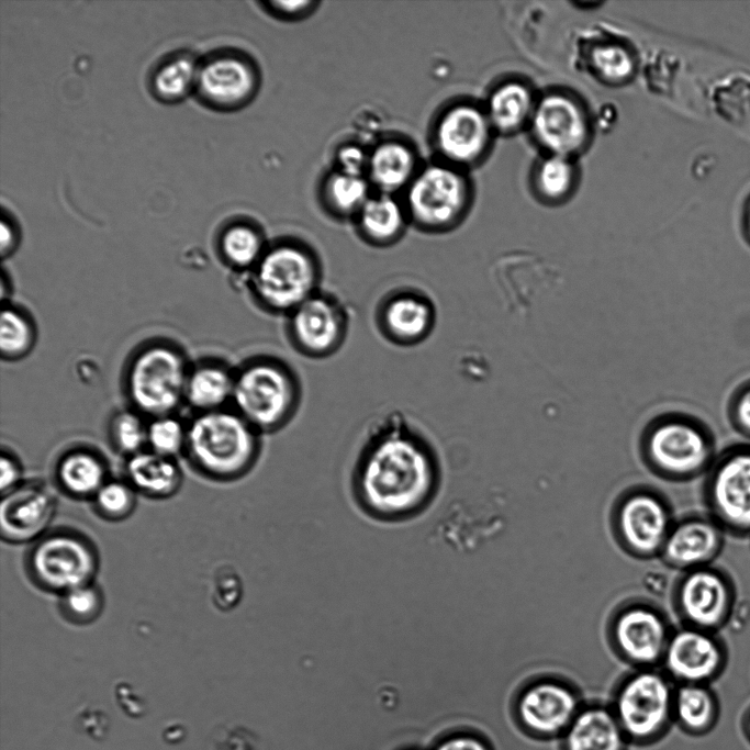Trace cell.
<instances>
[{
    "label": "cell",
    "instance_id": "6da1fadb",
    "mask_svg": "<svg viewBox=\"0 0 750 750\" xmlns=\"http://www.w3.org/2000/svg\"><path fill=\"white\" fill-rule=\"evenodd\" d=\"M438 474L432 443L406 416L392 412L369 428L355 464L354 489L371 516L401 519L430 502Z\"/></svg>",
    "mask_w": 750,
    "mask_h": 750
},
{
    "label": "cell",
    "instance_id": "7a4b0ae2",
    "mask_svg": "<svg viewBox=\"0 0 750 750\" xmlns=\"http://www.w3.org/2000/svg\"><path fill=\"white\" fill-rule=\"evenodd\" d=\"M302 396L298 371L280 356H255L235 372L234 410L261 435L288 426L300 410Z\"/></svg>",
    "mask_w": 750,
    "mask_h": 750
},
{
    "label": "cell",
    "instance_id": "3957f363",
    "mask_svg": "<svg viewBox=\"0 0 750 750\" xmlns=\"http://www.w3.org/2000/svg\"><path fill=\"white\" fill-rule=\"evenodd\" d=\"M323 264L317 253L296 238L268 244L248 273L251 299L265 313L284 317L322 289Z\"/></svg>",
    "mask_w": 750,
    "mask_h": 750
},
{
    "label": "cell",
    "instance_id": "277c9868",
    "mask_svg": "<svg viewBox=\"0 0 750 750\" xmlns=\"http://www.w3.org/2000/svg\"><path fill=\"white\" fill-rule=\"evenodd\" d=\"M261 434L235 410L203 412L187 428V452L203 474L234 480L256 463Z\"/></svg>",
    "mask_w": 750,
    "mask_h": 750
},
{
    "label": "cell",
    "instance_id": "5b68a950",
    "mask_svg": "<svg viewBox=\"0 0 750 750\" xmlns=\"http://www.w3.org/2000/svg\"><path fill=\"white\" fill-rule=\"evenodd\" d=\"M641 449L652 469L674 480L706 474L718 454L710 426L684 412L654 417L643 430Z\"/></svg>",
    "mask_w": 750,
    "mask_h": 750
},
{
    "label": "cell",
    "instance_id": "8992f818",
    "mask_svg": "<svg viewBox=\"0 0 750 750\" xmlns=\"http://www.w3.org/2000/svg\"><path fill=\"white\" fill-rule=\"evenodd\" d=\"M469 202V184L458 167L433 161L418 169L404 191L410 223L422 232L438 234L455 227Z\"/></svg>",
    "mask_w": 750,
    "mask_h": 750
},
{
    "label": "cell",
    "instance_id": "52a82bcc",
    "mask_svg": "<svg viewBox=\"0 0 750 750\" xmlns=\"http://www.w3.org/2000/svg\"><path fill=\"white\" fill-rule=\"evenodd\" d=\"M675 689L656 671L643 670L617 689L612 706L628 741L647 745L662 738L673 721Z\"/></svg>",
    "mask_w": 750,
    "mask_h": 750
},
{
    "label": "cell",
    "instance_id": "ba28073f",
    "mask_svg": "<svg viewBox=\"0 0 750 750\" xmlns=\"http://www.w3.org/2000/svg\"><path fill=\"white\" fill-rule=\"evenodd\" d=\"M26 568L31 579L41 589L61 595L93 582L99 557L94 545L86 536L59 529L35 540L27 553Z\"/></svg>",
    "mask_w": 750,
    "mask_h": 750
},
{
    "label": "cell",
    "instance_id": "9c48e42d",
    "mask_svg": "<svg viewBox=\"0 0 750 750\" xmlns=\"http://www.w3.org/2000/svg\"><path fill=\"white\" fill-rule=\"evenodd\" d=\"M705 475L708 515L726 534L750 537V441L718 452Z\"/></svg>",
    "mask_w": 750,
    "mask_h": 750
},
{
    "label": "cell",
    "instance_id": "30bf717a",
    "mask_svg": "<svg viewBox=\"0 0 750 750\" xmlns=\"http://www.w3.org/2000/svg\"><path fill=\"white\" fill-rule=\"evenodd\" d=\"M284 335L292 349L309 359H325L345 344L350 326L347 306L323 288L284 317Z\"/></svg>",
    "mask_w": 750,
    "mask_h": 750
},
{
    "label": "cell",
    "instance_id": "8fae6325",
    "mask_svg": "<svg viewBox=\"0 0 750 750\" xmlns=\"http://www.w3.org/2000/svg\"><path fill=\"white\" fill-rule=\"evenodd\" d=\"M189 371L176 349L155 345L142 350L132 361L127 390L133 404L154 417L169 415L184 399Z\"/></svg>",
    "mask_w": 750,
    "mask_h": 750
},
{
    "label": "cell",
    "instance_id": "7c38bea8",
    "mask_svg": "<svg viewBox=\"0 0 750 750\" xmlns=\"http://www.w3.org/2000/svg\"><path fill=\"white\" fill-rule=\"evenodd\" d=\"M675 602L686 626L717 633L731 618L736 589L723 570L702 567L685 571L678 584Z\"/></svg>",
    "mask_w": 750,
    "mask_h": 750
},
{
    "label": "cell",
    "instance_id": "4fadbf2b",
    "mask_svg": "<svg viewBox=\"0 0 750 750\" xmlns=\"http://www.w3.org/2000/svg\"><path fill=\"white\" fill-rule=\"evenodd\" d=\"M583 705L569 685L539 680L524 687L513 705V717L527 735L561 738Z\"/></svg>",
    "mask_w": 750,
    "mask_h": 750
},
{
    "label": "cell",
    "instance_id": "5bb4252c",
    "mask_svg": "<svg viewBox=\"0 0 750 750\" xmlns=\"http://www.w3.org/2000/svg\"><path fill=\"white\" fill-rule=\"evenodd\" d=\"M374 324L387 342L414 347L433 333L437 310L432 298L414 287H399L384 293L374 307Z\"/></svg>",
    "mask_w": 750,
    "mask_h": 750
},
{
    "label": "cell",
    "instance_id": "9a60e30c",
    "mask_svg": "<svg viewBox=\"0 0 750 750\" xmlns=\"http://www.w3.org/2000/svg\"><path fill=\"white\" fill-rule=\"evenodd\" d=\"M663 661L680 684L710 685L723 674L728 652L717 633L685 626L670 636Z\"/></svg>",
    "mask_w": 750,
    "mask_h": 750
},
{
    "label": "cell",
    "instance_id": "2e32d148",
    "mask_svg": "<svg viewBox=\"0 0 750 750\" xmlns=\"http://www.w3.org/2000/svg\"><path fill=\"white\" fill-rule=\"evenodd\" d=\"M491 128L486 112L469 103L452 104L438 115L433 144L441 161L459 168L484 154Z\"/></svg>",
    "mask_w": 750,
    "mask_h": 750
},
{
    "label": "cell",
    "instance_id": "e0dca14e",
    "mask_svg": "<svg viewBox=\"0 0 750 750\" xmlns=\"http://www.w3.org/2000/svg\"><path fill=\"white\" fill-rule=\"evenodd\" d=\"M257 88V70L240 54L216 53L199 63L194 90L210 107L237 109L254 98Z\"/></svg>",
    "mask_w": 750,
    "mask_h": 750
},
{
    "label": "cell",
    "instance_id": "ac0fdd59",
    "mask_svg": "<svg viewBox=\"0 0 750 750\" xmlns=\"http://www.w3.org/2000/svg\"><path fill=\"white\" fill-rule=\"evenodd\" d=\"M530 122L536 139L551 155L568 157L587 139L585 113L575 100L561 93L541 98L535 105Z\"/></svg>",
    "mask_w": 750,
    "mask_h": 750
},
{
    "label": "cell",
    "instance_id": "d6986e66",
    "mask_svg": "<svg viewBox=\"0 0 750 750\" xmlns=\"http://www.w3.org/2000/svg\"><path fill=\"white\" fill-rule=\"evenodd\" d=\"M55 513L56 500L44 484L23 482L2 494L1 537L14 544L37 540L46 534Z\"/></svg>",
    "mask_w": 750,
    "mask_h": 750
},
{
    "label": "cell",
    "instance_id": "ffe728a7",
    "mask_svg": "<svg viewBox=\"0 0 750 750\" xmlns=\"http://www.w3.org/2000/svg\"><path fill=\"white\" fill-rule=\"evenodd\" d=\"M617 524L626 546L641 556L661 552L673 526L665 504L645 492L626 497L619 506Z\"/></svg>",
    "mask_w": 750,
    "mask_h": 750
},
{
    "label": "cell",
    "instance_id": "44dd1931",
    "mask_svg": "<svg viewBox=\"0 0 750 750\" xmlns=\"http://www.w3.org/2000/svg\"><path fill=\"white\" fill-rule=\"evenodd\" d=\"M725 535L709 515L691 516L672 526L661 553L670 566L684 571L712 566Z\"/></svg>",
    "mask_w": 750,
    "mask_h": 750
},
{
    "label": "cell",
    "instance_id": "7402d4cb",
    "mask_svg": "<svg viewBox=\"0 0 750 750\" xmlns=\"http://www.w3.org/2000/svg\"><path fill=\"white\" fill-rule=\"evenodd\" d=\"M613 633L625 658L643 665L663 660L671 636L662 616L645 606L623 611L615 619Z\"/></svg>",
    "mask_w": 750,
    "mask_h": 750
},
{
    "label": "cell",
    "instance_id": "603a6c76",
    "mask_svg": "<svg viewBox=\"0 0 750 750\" xmlns=\"http://www.w3.org/2000/svg\"><path fill=\"white\" fill-rule=\"evenodd\" d=\"M629 743L611 707L583 705L561 736L562 750H626Z\"/></svg>",
    "mask_w": 750,
    "mask_h": 750
},
{
    "label": "cell",
    "instance_id": "cb8c5ba5",
    "mask_svg": "<svg viewBox=\"0 0 750 750\" xmlns=\"http://www.w3.org/2000/svg\"><path fill=\"white\" fill-rule=\"evenodd\" d=\"M413 147L402 139L379 142L369 150L367 179L377 192L393 194L405 191L418 171Z\"/></svg>",
    "mask_w": 750,
    "mask_h": 750
},
{
    "label": "cell",
    "instance_id": "d4e9b609",
    "mask_svg": "<svg viewBox=\"0 0 750 750\" xmlns=\"http://www.w3.org/2000/svg\"><path fill=\"white\" fill-rule=\"evenodd\" d=\"M354 220L359 237L374 247L398 243L410 223L403 202L380 192L370 195Z\"/></svg>",
    "mask_w": 750,
    "mask_h": 750
},
{
    "label": "cell",
    "instance_id": "484cf974",
    "mask_svg": "<svg viewBox=\"0 0 750 750\" xmlns=\"http://www.w3.org/2000/svg\"><path fill=\"white\" fill-rule=\"evenodd\" d=\"M720 704L710 685L680 684L675 687L673 721L689 736L703 737L717 725Z\"/></svg>",
    "mask_w": 750,
    "mask_h": 750
},
{
    "label": "cell",
    "instance_id": "4316f807",
    "mask_svg": "<svg viewBox=\"0 0 750 750\" xmlns=\"http://www.w3.org/2000/svg\"><path fill=\"white\" fill-rule=\"evenodd\" d=\"M127 482L143 495L166 499L180 488L182 474L172 458L154 451L130 456L125 467Z\"/></svg>",
    "mask_w": 750,
    "mask_h": 750
},
{
    "label": "cell",
    "instance_id": "83f0119b",
    "mask_svg": "<svg viewBox=\"0 0 750 750\" xmlns=\"http://www.w3.org/2000/svg\"><path fill=\"white\" fill-rule=\"evenodd\" d=\"M59 488L76 499H91L108 481L104 462L93 452L72 450L64 455L56 466Z\"/></svg>",
    "mask_w": 750,
    "mask_h": 750
},
{
    "label": "cell",
    "instance_id": "f1b7e54d",
    "mask_svg": "<svg viewBox=\"0 0 750 750\" xmlns=\"http://www.w3.org/2000/svg\"><path fill=\"white\" fill-rule=\"evenodd\" d=\"M235 372L224 366L203 365L188 374L184 399L194 408L203 412L221 410L232 402Z\"/></svg>",
    "mask_w": 750,
    "mask_h": 750
},
{
    "label": "cell",
    "instance_id": "f546056e",
    "mask_svg": "<svg viewBox=\"0 0 750 750\" xmlns=\"http://www.w3.org/2000/svg\"><path fill=\"white\" fill-rule=\"evenodd\" d=\"M535 105L529 88L520 82L510 81L492 92L486 115L492 127L511 133L530 121Z\"/></svg>",
    "mask_w": 750,
    "mask_h": 750
},
{
    "label": "cell",
    "instance_id": "4dcf8cb0",
    "mask_svg": "<svg viewBox=\"0 0 750 750\" xmlns=\"http://www.w3.org/2000/svg\"><path fill=\"white\" fill-rule=\"evenodd\" d=\"M371 184L367 177L352 176L339 170L324 180L322 197L326 209L336 217H354L370 198Z\"/></svg>",
    "mask_w": 750,
    "mask_h": 750
},
{
    "label": "cell",
    "instance_id": "1f68e13d",
    "mask_svg": "<svg viewBox=\"0 0 750 750\" xmlns=\"http://www.w3.org/2000/svg\"><path fill=\"white\" fill-rule=\"evenodd\" d=\"M199 63L190 53L168 57L155 70L152 90L161 101L176 102L195 89Z\"/></svg>",
    "mask_w": 750,
    "mask_h": 750
},
{
    "label": "cell",
    "instance_id": "d6a6232c",
    "mask_svg": "<svg viewBox=\"0 0 750 750\" xmlns=\"http://www.w3.org/2000/svg\"><path fill=\"white\" fill-rule=\"evenodd\" d=\"M268 244L259 228L240 222L223 232L220 248L231 267L247 271L248 275L264 255Z\"/></svg>",
    "mask_w": 750,
    "mask_h": 750
},
{
    "label": "cell",
    "instance_id": "836d02e7",
    "mask_svg": "<svg viewBox=\"0 0 750 750\" xmlns=\"http://www.w3.org/2000/svg\"><path fill=\"white\" fill-rule=\"evenodd\" d=\"M34 328L29 318L12 306L1 312L0 348L5 358L25 355L33 346Z\"/></svg>",
    "mask_w": 750,
    "mask_h": 750
},
{
    "label": "cell",
    "instance_id": "e575fe53",
    "mask_svg": "<svg viewBox=\"0 0 750 750\" xmlns=\"http://www.w3.org/2000/svg\"><path fill=\"white\" fill-rule=\"evenodd\" d=\"M103 607V596L92 583L74 587L60 595L63 616L74 624H88L98 618Z\"/></svg>",
    "mask_w": 750,
    "mask_h": 750
},
{
    "label": "cell",
    "instance_id": "d590c367",
    "mask_svg": "<svg viewBox=\"0 0 750 750\" xmlns=\"http://www.w3.org/2000/svg\"><path fill=\"white\" fill-rule=\"evenodd\" d=\"M574 168L567 156L549 155L536 170V186L549 200L564 197L572 188Z\"/></svg>",
    "mask_w": 750,
    "mask_h": 750
},
{
    "label": "cell",
    "instance_id": "8d00e7d4",
    "mask_svg": "<svg viewBox=\"0 0 750 750\" xmlns=\"http://www.w3.org/2000/svg\"><path fill=\"white\" fill-rule=\"evenodd\" d=\"M135 493L128 482L108 480L92 497L93 507L105 519H124L134 511Z\"/></svg>",
    "mask_w": 750,
    "mask_h": 750
},
{
    "label": "cell",
    "instance_id": "74e56055",
    "mask_svg": "<svg viewBox=\"0 0 750 750\" xmlns=\"http://www.w3.org/2000/svg\"><path fill=\"white\" fill-rule=\"evenodd\" d=\"M186 441L187 429L170 415L155 417L147 426V444L158 455L172 458L186 448Z\"/></svg>",
    "mask_w": 750,
    "mask_h": 750
},
{
    "label": "cell",
    "instance_id": "f35d334b",
    "mask_svg": "<svg viewBox=\"0 0 750 750\" xmlns=\"http://www.w3.org/2000/svg\"><path fill=\"white\" fill-rule=\"evenodd\" d=\"M111 435L116 449L133 456L147 443V426L137 414L121 412L113 418Z\"/></svg>",
    "mask_w": 750,
    "mask_h": 750
},
{
    "label": "cell",
    "instance_id": "ab89813d",
    "mask_svg": "<svg viewBox=\"0 0 750 750\" xmlns=\"http://www.w3.org/2000/svg\"><path fill=\"white\" fill-rule=\"evenodd\" d=\"M726 416L734 432L750 441V378L736 385L729 394Z\"/></svg>",
    "mask_w": 750,
    "mask_h": 750
},
{
    "label": "cell",
    "instance_id": "60d3db41",
    "mask_svg": "<svg viewBox=\"0 0 750 750\" xmlns=\"http://www.w3.org/2000/svg\"><path fill=\"white\" fill-rule=\"evenodd\" d=\"M242 592L238 574L227 569H220L215 573L212 597L221 609H230L236 605Z\"/></svg>",
    "mask_w": 750,
    "mask_h": 750
},
{
    "label": "cell",
    "instance_id": "b9f144b4",
    "mask_svg": "<svg viewBox=\"0 0 750 750\" xmlns=\"http://www.w3.org/2000/svg\"><path fill=\"white\" fill-rule=\"evenodd\" d=\"M369 150L357 144H345L336 153L337 169L342 172L366 177Z\"/></svg>",
    "mask_w": 750,
    "mask_h": 750
},
{
    "label": "cell",
    "instance_id": "7bdbcfd3",
    "mask_svg": "<svg viewBox=\"0 0 750 750\" xmlns=\"http://www.w3.org/2000/svg\"><path fill=\"white\" fill-rule=\"evenodd\" d=\"M318 2L315 1H267L265 8L273 16L282 20L294 21L311 14Z\"/></svg>",
    "mask_w": 750,
    "mask_h": 750
},
{
    "label": "cell",
    "instance_id": "ee69618b",
    "mask_svg": "<svg viewBox=\"0 0 750 750\" xmlns=\"http://www.w3.org/2000/svg\"><path fill=\"white\" fill-rule=\"evenodd\" d=\"M436 750H493L481 736L471 732L452 735L441 741Z\"/></svg>",
    "mask_w": 750,
    "mask_h": 750
},
{
    "label": "cell",
    "instance_id": "f6af8a7d",
    "mask_svg": "<svg viewBox=\"0 0 750 750\" xmlns=\"http://www.w3.org/2000/svg\"><path fill=\"white\" fill-rule=\"evenodd\" d=\"M1 495L18 488L22 482V469L18 460L9 452L2 451L0 458Z\"/></svg>",
    "mask_w": 750,
    "mask_h": 750
},
{
    "label": "cell",
    "instance_id": "bcb514c9",
    "mask_svg": "<svg viewBox=\"0 0 750 750\" xmlns=\"http://www.w3.org/2000/svg\"><path fill=\"white\" fill-rule=\"evenodd\" d=\"M14 228L12 222L2 216L0 242L2 257L11 255L16 247V232Z\"/></svg>",
    "mask_w": 750,
    "mask_h": 750
},
{
    "label": "cell",
    "instance_id": "7dc6e473",
    "mask_svg": "<svg viewBox=\"0 0 750 750\" xmlns=\"http://www.w3.org/2000/svg\"><path fill=\"white\" fill-rule=\"evenodd\" d=\"M742 234L747 244L750 246V200L748 201L742 216Z\"/></svg>",
    "mask_w": 750,
    "mask_h": 750
},
{
    "label": "cell",
    "instance_id": "c3c4849f",
    "mask_svg": "<svg viewBox=\"0 0 750 750\" xmlns=\"http://www.w3.org/2000/svg\"><path fill=\"white\" fill-rule=\"evenodd\" d=\"M741 728H742V732H743L745 738L750 743V707L743 714V717L741 720Z\"/></svg>",
    "mask_w": 750,
    "mask_h": 750
}]
</instances>
